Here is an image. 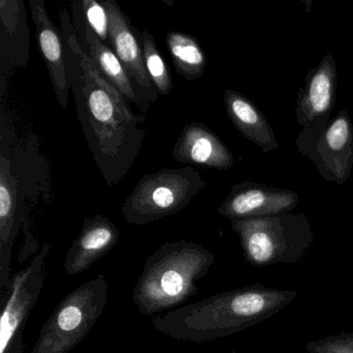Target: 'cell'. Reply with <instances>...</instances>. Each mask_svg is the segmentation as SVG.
I'll return each mask as SVG.
<instances>
[{
	"mask_svg": "<svg viewBox=\"0 0 353 353\" xmlns=\"http://www.w3.org/2000/svg\"><path fill=\"white\" fill-rule=\"evenodd\" d=\"M352 301H353V299H352Z\"/></svg>",
	"mask_w": 353,
	"mask_h": 353,
	"instance_id": "22",
	"label": "cell"
},
{
	"mask_svg": "<svg viewBox=\"0 0 353 353\" xmlns=\"http://www.w3.org/2000/svg\"><path fill=\"white\" fill-rule=\"evenodd\" d=\"M166 42L179 76L187 81H194L203 75L206 57L194 37L183 32H171L167 34Z\"/></svg>",
	"mask_w": 353,
	"mask_h": 353,
	"instance_id": "18",
	"label": "cell"
},
{
	"mask_svg": "<svg viewBox=\"0 0 353 353\" xmlns=\"http://www.w3.org/2000/svg\"><path fill=\"white\" fill-rule=\"evenodd\" d=\"M18 183L10 161L0 158V294L11 280L12 249L18 234Z\"/></svg>",
	"mask_w": 353,
	"mask_h": 353,
	"instance_id": "15",
	"label": "cell"
},
{
	"mask_svg": "<svg viewBox=\"0 0 353 353\" xmlns=\"http://www.w3.org/2000/svg\"><path fill=\"white\" fill-rule=\"evenodd\" d=\"M108 292L104 274L71 291L42 326L30 353H69L75 348L100 319Z\"/></svg>",
	"mask_w": 353,
	"mask_h": 353,
	"instance_id": "5",
	"label": "cell"
},
{
	"mask_svg": "<svg viewBox=\"0 0 353 353\" xmlns=\"http://www.w3.org/2000/svg\"><path fill=\"white\" fill-rule=\"evenodd\" d=\"M143 48L144 63L146 71L152 79V84L161 96H167L172 90L173 84L166 63L163 59L154 37L148 32L140 34Z\"/></svg>",
	"mask_w": 353,
	"mask_h": 353,
	"instance_id": "19",
	"label": "cell"
},
{
	"mask_svg": "<svg viewBox=\"0 0 353 353\" xmlns=\"http://www.w3.org/2000/svg\"><path fill=\"white\" fill-rule=\"evenodd\" d=\"M50 249V243H45L32 262L12 276L0 294V353H24L22 334L44 286L45 264Z\"/></svg>",
	"mask_w": 353,
	"mask_h": 353,
	"instance_id": "7",
	"label": "cell"
},
{
	"mask_svg": "<svg viewBox=\"0 0 353 353\" xmlns=\"http://www.w3.org/2000/svg\"><path fill=\"white\" fill-rule=\"evenodd\" d=\"M61 36L68 49L70 85L76 111L92 158L109 185L121 183L141 152L145 131L141 117L107 80L81 46L68 13L63 11Z\"/></svg>",
	"mask_w": 353,
	"mask_h": 353,
	"instance_id": "1",
	"label": "cell"
},
{
	"mask_svg": "<svg viewBox=\"0 0 353 353\" xmlns=\"http://www.w3.org/2000/svg\"><path fill=\"white\" fill-rule=\"evenodd\" d=\"M296 296V291L249 285L171 310L154 317L152 325L175 340L210 342L270 319Z\"/></svg>",
	"mask_w": 353,
	"mask_h": 353,
	"instance_id": "2",
	"label": "cell"
},
{
	"mask_svg": "<svg viewBox=\"0 0 353 353\" xmlns=\"http://www.w3.org/2000/svg\"><path fill=\"white\" fill-rule=\"evenodd\" d=\"M336 65L327 53L305 76L297 92L295 117L303 128L297 140H310L323 133L332 119L336 98Z\"/></svg>",
	"mask_w": 353,
	"mask_h": 353,
	"instance_id": "9",
	"label": "cell"
},
{
	"mask_svg": "<svg viewBox=\"0 0 353 353\" xmlns=\"http://www.w3.org/2000/svg\"><path fill=\"white\" fill-rule=\"evenodd\" d=\"M108 15L109 41L113 51L127 70L134 83L146 92H154V86L146 71L141 40L138 41L135 30L127 16L113 0L103 1Z\"/></svg>",
	"mask_w": 353,
	"mask_h": 353,
	"instance_id": "14",
	"label": "cell"
},
{
	"mask_svg": "<svg viewBox=\"0 0 353 353\" xmlns=\"http://www.w3.org/2000/svg\"><path fill=\"white\" fill-rule=\"evenodd\" d=\"M243 257L256 268L296 264L314 243L311 223L303 214L230 221Z\"/></svg>",
	"mask_w": 353,
	"mask_h": 353,
	"instance_id": "4",
	"label": "cell"
},
{
	"mask_svg": "<svg viewBox=\"0 0 353 353\" xmlns=\"http://www.w3.org/2000/svg\"><path fill=\"white\" fill-rule=\"evenodd\" d=\"M119 239V229L108 218L97 214L85 219L81 232L65 256L63 263L65 274L76 276L85 272L108 254L117 245Z\"/></svg>",
	"mask_w": 353,
	"mask_h": 353,
	"instance_id": "13",
	"label": "cell"
},
{
	"mask_svg": "<svg viewBox=\"0 0 353 353\" xmlns=\"http://www.w3.org/2000/svg\"><path fill=\"white\" fill-rule=\"evenodd\" d=\"M84 13L86 16V22L97 36L106 43L109 39L108 15L103 3H98L96 0H84Z\"/></svg>",
	"mask_w": 353,
	"mask_h": 353,
	"instance_id": "21",
	"label": "cell"
},
{
	"mask_svg": "<svg viewBox=\"0 0 353 353\" xmlns=\"http://www.w3.org/2000/svg\"><path fill=\"white\" fill-rule=\"evenodd\" d=\"M299 199L290 190L243 181L231 188L218 212L230 221L266 218L288 214L296 208Z\"/></svg>",
	"mask_w": 353,
	"mask_h": 353,
	"instance_id": "10",
	"label": "cell"
},
{
	"mask_svg": "<svg viewBox=\"0 0 353 353\" xmlns=\"http://www.w3.org/2000/svg\"><path fill=\"white\" fill-rule=\"evenodd\" d=\"M172 156L177 162L204 168L227 170L234 164V157L226 144L203 123H192L179 134Z\"/></svg>",
	"mask_w": 353,
	"mask_h": 353,
	"instance_id": "12",
	"label": "cell"
},
{
	"mask_svg": "<svg viewBox=\"0 0 353 353\" xmlns=\"http://www.w3.org/2000/svg\"><path fill=\"white\" fill-rule=\"evenodd\" d=\"M86 44L88 47V54L94 59L103 75L109 82L127 99L128 102L136 105H141V101L138 99L133 80L128 74L127 70L119 61L114 51L103 42L96 32L85 23L84 26Z\"/></svg>",
	"mask_w": 353,
	"mask_h": 353,
	"instance_id": "17",
	"label": "cell"
},
{
	"mask_svg": "<svg viewBox=\"0 0 353 353\" xmlns=\"http://www.w3.org/2000/svg\"><path fill=\"white\" fill-rule=\"evenodd\" d=\"M227 115L235 129L263 152L278 148L274 130L254 103L236 90H228L224 94Z\"/></svg>",
	"mask_w": 353,
	"mask_h": 353,
	"instance_id": "16",
	"label": "cell"
},
{
	"mask_svg": "<svg viewBox=\"0 0 353 353\" xmlns=\"http://www.w3.org/2000/svg\"><path fill=\"white\" fill-rule=\"evenodd\" d=\"M205 188L192 167L163 169L139 179L123 202L121 214L129 224L143 226L176 214Z\"/></svg>",
	"mask_w": 353,
	"mask_h": 353,
	"instance_id": "6",
	"label": "cell"
},
{
	"mask_svg": "<svg viewBox=\"0 0 353 353\" xmlns=\"http://www.w3.org/2000/svg\"><path fill=\"white\" fill-rule=\"evenodd\" d=\"M297 150L315 164L327 183L344 185L353 169V125L344 108L323 133L310 140H295Z\"/></svg>",
	"mask_w": 353,
	"mask_h": 353,
	"instance_id": "8",
	"label": "cell"
},
{
	"mask_svg": "<svg viewBox=\"0 0 353 353\" xmlns=\"http://www.w3.org/2000/svg\"><path fill=\"white\" fill-rule=\"evenodd\" d=\"M32 20L36 24L39 48L46 63L59 104L65 109L69 103L70 80L67 57L63 52V39L47 13L44 1L30 0Z\"/></svg>",
	"mask_w": 353,
	"mask_h": 353,
	"instance_id": "11",
	"label": "cell"
},
{
	"mask_svg": "<svg viewBox=\"0 0 353 353\" xmlns=\"http://www.w3.org/2000/svg\"><path fill=\"white\" fill-rule=\"evenodd\" d=\"M214 254L188 241L163 243L146 259L133 290V301L146 316L169 312L197 294V281L214 263Z\"/></svg>",
	"mask_w": 353,
	"mask_h": 353,
	"instance_id": "3",
	"label": "cell"
},
{
	"mask_svg": "<svg viewBox=\"0 0 353 353\" xmlns=\"http://www.w3.org/2000/svg\"><path fill=\"white\" fill-rule=\"evenodd\" d=\"M307 353H353V332L330 334L305 345Z\"/></svg>",
	"mask_w": 353,
	"mask_h": 353,
	"instance_id": "20",
	"label": "cell"
}]
</instances>
